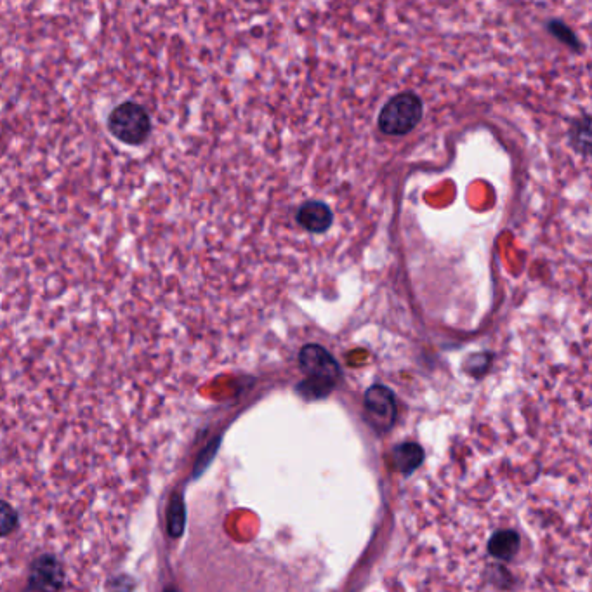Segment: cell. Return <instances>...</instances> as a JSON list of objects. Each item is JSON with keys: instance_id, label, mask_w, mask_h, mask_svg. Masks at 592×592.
Here are the masks:
<instances>
[{"instance_id": "cell-2", "label": "cell", "mask_w": 592, "mask_h": 592, "mask_svg": "<svg viewBox=\"0 0 592 592\" xmlns=\"http://www.w3.org/2000/svg\"><path fill=\"white\" fill-rule=\"evenodd\" d=\"M422 99L414 93H402L389 99L379 113V129L386 136H407L421 124Z\"/></svg>"}, {"instance_id": "cell-1", "label": "cell", "mask_w": 592, "mask_h": 592, "mask_svg": "<svg viewBox=\"0 0 592 592\" xmlns=\"http://www.w3.org/2000/svg\"><path fill=\"white\" fill-rule=\"evenodd\" d=\"M108 131L113 138L127 146L145 145L152 134V119L145 106L125 101L113 108L108 117Z\"/></svg>"}, {"instance_id": "cell-3", "label": "cell", "mask_w": 592, "mask_h": 592, "mask_svg": "<svg viewBox=\"0 0 592 592\" xmlns=\"http://www.w3.org/2000/svg\"><path fill=\"white\" fill-rule=\"evenodd\" d=\"M63 586V573L58 561L42 558L33 565L30 573V587L33 589H58Z\"/></svg>"}, {"instance_id": "cell-4", "label": "cell", "mask_w": 592, "mask_h": 592, "mask_svg": "<svg viewBox=\"0 0 592 592\" xmlns=\"http://www.w3.org/2000/svg\"><path fill=\"white\" fill-rule=\"evenodd\" d=\"M16 527H18V514L14 511V507L6 500H0V537L13 535Z\"/></svg>"}]
</instances>
